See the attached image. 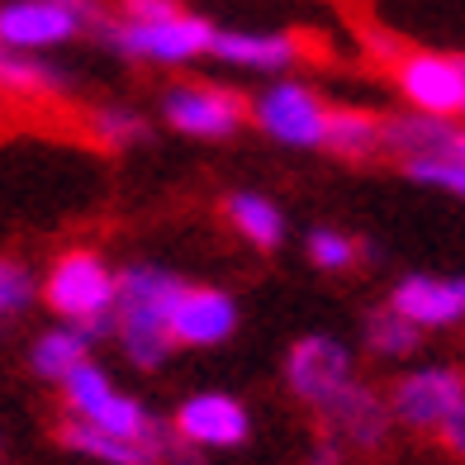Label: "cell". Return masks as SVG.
I'll return each instance as SVG.
<instances>
[{
  "label": "cell",
  "instance_id": "cell-1",
  "mask_svg": "<svg viewBox=\"0 0 465 465\" xmlns=\"http://www.w3.org/2000/svg\"><path fill=\"white\" fill-rule=\"evenodd\" d=\"M185 281L166 266L134 262L114 281V342L138 371H162L172 361V300Z\"/></svg>",
  "mask_w": 465,
  "mask_h": 465
},
{
  "label": "cell",
  "instance_id": "cell-2",
  "mask_svg": "<svg viewBox=\"0 0 465 465\" xmlns=\"http://www.w3.org/2000/svg\"><path fill=\"white\" fill-rule=\"evenodd\" d=\"M114 281H119V271L104 262L100 252L72 247L48 266L38 294H44V304L62 323L81 328L86 342L95 347L104 337H114Z\"/></svg>",
  "mask_w": 465,
  "mask_h": 465
},
{
  "label": "cell",
  "instance_id": "cell-3",
  "mask_svg": "<svg viewBox=\"0 0 465 465\" xmlns=\"http://www.w3.org/2000/svg\"><path fill=\"white\" fill-rule=\"evenodd\" d=\"M100 44L129 57V62H153V67H185V62H200L214 48V19H204L195 10H181V15H166L153 19V25H134V19H119V15H104L100 25Z\"/></svg>",
  "mask_w": 465,
  "mask_h": 465
},
{
  "label": "cell",
  "instance_id": "cell-4",
  "mask_svg": "<svg viewBox=\"0 0 465 465\" xmlns=\"http://www.w3.org/2000/svg\"><path fill=\"white\" fill-rule=\"evenodd\" d=\"M62 404H67V418H81L100 432H114V437H129V441H166L172 437L143 399L114 390V380L95 361H81L67 380H62Z\"/></svg>",
  "mask_w": 465,
  "mask_h": 465
},
{
  "label": "cell",
  "instance_id": "cell-5",
  "mask_svg": "<svg viewBox=\"0 0 465 465\" xmlns=\"http://www.w3.org/2000/svg\"><path fill=\"white\" fill-rule=\"evenodd\" d=\"M104 10L95 0H0V48L48 53L72 44L81 29H95Z\"/></svg>",
  "mask_w": 465,
  "mask_h": 465
},
{
  "label": "cell",
  "instance_id": "cell-6",
  "mask_svg": "<svg viewBox=\"0 0 465 465\" xmlns=\"http://www.w3.org/2000/svg\"><path fill=\"white\" fill-rule=\"evenodd\" d=\"M394 91L413 114L428 119H465V67L451 53L409 48L394 53Z\"/></svg>",
  "mask_w": 465,
  "mask_h": 465
},
{
  "label": "cell",
  "instance_id": "cell-7",
  "mask_svg": "<svg viewBox=\"0 0 465 465\" xmlns=\"http://www.w3.org/2000/svg\"><path fill=\"white\" fill-rule=\"evenodd\" d=\"M162 124L181 138L219 143L247 124V100L219 81H176L162 95Z\"/></svg>",
  "mask_w": 465,
  "mask_h": 465
},
{
  "label": "cell",
  "instance_id": "cell-8",
  "mask_svg": "<svg viewBox=\"0 0 465 465\" xmlns=\"http://www.w3.org/2000/svg\"><path fill=\"white\" fill-rule=\"evenodd\" d=\"M356 380V351L332 332H309L285 351V390L304 409H328Z\"/></svg>",
  "mask_w": 465,
  "mask_h": 465
},
{
  "label": "cell",
  "instance_id": "cell-9",
  "mask_svg": "<svg viewBox=\"0 0 465 465\" xmlns=\"http://www.w3.org/2000/svg\"><path fill=\"white\" fill-rule=\"evenodd\" d=\"M328 110L323 95L304 86V81H290V76H276L271 86L247 104L252 124L276 138L281 147H323V129H328Z\"/></svg>",
  "mask_w": 465,
  "mask_h": 465
},
{
  "label": "cell",
  "instance_id": "cell-10",
  "mask_svg": "<svg viewBox=\"0 0 465 465\" xmlns=\"http://www.w3.org/2000/svg\"><path fill=\"white\" fill-rule=\"evenodd\" d=\"M390 418L409 432H432L456 413V404L465 399V371L447 366V361H428V366H413L404 371L390 385Z\"/></svg>",
  "mask_w": 465,
  "mask_h": 465
},
{
  "label": "cell",
  "instance_id": "cell-11",
  "mask_svg": "<svg viewBox=\"0 0 465 465\" xmlns=\"http://www.w3.org/2000/svg\"><path fill=\"white\" fill-rule=\"evenodd\" d=\"M172 437L190 451H232L252 437V418L242 409V399L204 390L181 399V409L172 413Z\"/></svg>",
  "mask_w": 465,
  "mask_h": 465
},
{
  "label": "cell",
  "instance_id": "cell-12",
  "mask_svg": "<svg viewBox=\"0 0 465 465\" xmlns=\"http://www.w3.org/2000/svg\"><path fill=\"white\" fill-rule=\"evenodd\" d=\"M319 418H323V432H332L347 451H380L390 441V428H394L390 399L375 385H366L361 375H356L328 409H319Z\"/></svg>",
  "mask_w": 465,
  "mask_h": 465
},
{
  "label": "cell",
  "instance_id": "cell-13",
  "mask_svg": "<svg viewBox=\"0 0 465 465\" xmlns=\"http://www.w3.org/2000/svg\"><path fill=\"white\" fill-rule=\"evenodd\" d=\"M238 332V300L219 285H181L172 300V342L176 347H223Z\"/></svg>",
  "mask_w": 465,
  "mask_h": 465
},
{
  "label": "cell",
  "instance_id": "cell-14",
  "mask_svg": "<svg viewBox=\"0 0 465 465\" xmlns=\"http://www.w3.org/2000/svg\"><path fill=\"white\" fill-rule=\"evenodd\" d=\"M390 309L404 313L422 332L456 328L465 323V276H422V271H413L390 290Z\"/></svg>",
  "mask_w": 465,
  "mask_h": 465
},
{
  "label": "cell",
  "instance_id": "cell-15",
  "mask_svg": "<svg viewBox=\"0 0 465 465\" xmlns=\"http://www.w3.org/2000/svg\"><path fill=\"white\" fill-rule=\"evenodd\" d=\"M209 57H219L223 67L238 72H262V76H281L300 62V38L294 34H266V29H219Z\"/></svg>",
  "mask_w": 465,
  "mask_h": 465
},
{
  "label": "cell",
  "instance_id": "cell-16",
  "mask_svg": "<svg viewBox=\"0 0 465 465\" xmlns=\"http://www.w3.org/2000/svg\"><path fill=\"white\" fill-rule=\"evenodd\" d=\"M57 441L67 451L95 460V465H166V451H172V437L166 441H129V437H114V432H100L81 418L62 422Z\"/></svg>",
  "mask_w": 465,
  "mask_h": 465
},
{
  "label": "cell",
  "instance_id": "cell-17",
  "mask_svg": "<svg viewBox=\"0 0 465 465\" xmlns=\"http://www.w3.org/2000/svg\"><path fill=\"white\" fill-rule=\"evenodd\" d=\"M223 219L247 247H257V252L285 247V209L271 195H262V190H232V195H223Z\"/></svg>",
  "mask_w": 465,
  "mask_h": 465
},
{
  "label": "cell",
  "instance_id": "cell-18",
  "mask_svg": "<svg viewBox=\"0 0 465 465\" xmlns=\"http://www.w3.org/2000/svg\"><path fill=\"white\" fill-rule=\"evenodd\" d=\"M323 147L342 162H371L385 153V119L371 110H356V104H337V110H328Z\"/></svg>",
  "mask_w": 465,
  "mask_h": 465
},
{
  "label": "cell",
  "instance_id": "cell-19",
  "mask_svg": "<svg viewBox=\"0 0 465 465\" xmlns=\"http://www.w3.org/2000/svg\"><path fill=\"white\" fill-rule=\"evenodd\" d=\"M81 361H91V342H86V332L72 328V323H57L48 332H38L34 347H29V371L38 380H48V385H62Z\"/></svg>",
  "mask_w": 465,
  "mask_h": 465
},
{
  "label": "cell",
  "instance_id": "cell-20",
  "mask_svg": "<svg viewBox=\"0 0 465 465\" xmlns=\"http://www.w3.org/2000/svg\"><path fill=\"white\" fill-rule=\"evenodd\" d=\"M0 91L19 100H53L67 91V72L44 62L38 53H5L0 57Z\"/></svg>",
  "mask_w": 465,
  "mask_h": 465
},
{
  "label": "cell",
  "instance_id": "cell-21",
  "mask_svg": "<svg viewBox=\"0 0 465 465\" xmlns=\"http://www.w3.org/2000/svg\"><path fill=\"white\" fill-rule=\"evenodd\" d=\"M361 337H366V351L380 356V361H409V356L422 347V328H413L404 313H394L390 304L366 313Z\"/></svg>",
  "mask_w": 465,
  "mask_h": 465
},
{
  "label": "cell",
  "instance_id": "cell-22",
  "mask_svg": "<svg viewBox=\"0 0 465 465\" xmlns=\"http://www.w3.org/2000/svg\"><path fill=\"white\" fill-rule=\"evenodd\" d=\"M304 252H309V262L319 266V271H328V276H342V271H356L361 262H375L380 257L371 242L351 238V232H342V228H313Z\"/></svg>",
  "mask_w": 465,
  "mask_h": 465
},
{
  "label": "cell",
  "instance_id": "cell-23",
  "mask_svg": "<svg viewBox=\"0 0 465 465\" xmlns=\"http://www.w3.org/2000/svg\"><path fill=\"white\" fill-rule=\"evenodd\" d=\"M86 129L95 143H104L110 153H124V147H138L147 143V134H153V124H147L134 104H95V110L86 114Z\"/></svg>",
  "mask_w": 465,
  "mask_h": 465
},
{
  "label": "cell",
  "instance_id": "cell-24",
  "mask_svg": "<svg viewBox=\"0 0 465 465\" xmlns=\"http://www.w3.org/2000/svg\"><path fill=\"white\" fill-rule=\"evenodd\" d=\"M34 300H38V281L29 276V266L15 257H0V328L25 319Z\"/></svg>",
  "mask_w": 465,
  "mask_h": 465
},
{
  "label": "cell",
  "instance_id": "cell-25",
  "mask_svg": "<svg viewBox=\"0 0 465 465\" xmlns=\"http://www.w3.org/2000/svg\"><path fill=\"white\" fill-rule=\"evenodd\" d=\"M404 172L418 185H432V190H447L451 200H465V166L460 162H428V157H418V162H404Z\"/></svg>",
  "mask_w": 465,
  "mask_h": 465
},
{
  "label": "cell",
  "instance_id": "cell-26",
  "mask_svg": "<svg viewBox=\"0 0 465 465\" xmlns=\"http://www.w3.org/2000/svg\"><path fill=\"white\" fill-rule=\"evenodd\" d=\"M181 0H119V19H134V25H153V19L181 15Z\"/></svg>",
  "mask_w": 465,
  "mask_h": 465
},
{
  "label": "cell",
  "instance_id": "cell-27",
  "mask_svg": "<svg viewBox=\"0 0 465 465\" xmlns=\"http://www.w3.org/2000/svg\"><path fill=\"white\" fill-rule=\"evenodd\" d=\"M437 437H441V447H447L456 460H465V399L456 404V413L437 428Z\"/></svg>",
  "mask_w": 465,
  "mask_h": 465
},
{
  "label": "cell",
  "instance_id": "cell-28",
  "mask_svg": "<svg viewBox=\"0 0 465 465\" xmlns=\"http://www.w3.org/2000/svg\"><path fill=\"white\" fill-rule=\"evenodd\" d=\"M342 460H347V447H342L332 432H323V437L309 447V465H342Z\"/></svg>",
  "mask_w": 465,
  "mask_h": 465
},
{
  "label": "cell",
  "instance_id": "cell-29",
  "mask_svg": "<svg viewBox=\"0 0 465 465\" xmlns=\"http://www.w3.org/2000/svg\"><path fill=\"white\" fill-rule=\"evenodd\" d=\"M441 162H460L465 166V124L451 129V143H447V157H441Z\"/></svg>",
  "mask_w": 465,
  "mask_h": 465
},
{
  "label": "cell",
  "instance_id": "cell-30",
  "mask_svg": "<svg viewBox=\"0 0 465 465\" xmlns=\"http://www.w3.org/2000/svg\"><path fill=\"white\" fill-rule=\"evenodd\" d=\"M0 57H5V48H0Z\"/></svg>",
  "mask_w": 465,
  "mask_h": 465
},
{
  "label": "cell",
  "instance_id": "cell-31",
  "mask_svg": "<svg viewBox=\"0 0 465 465\" xmlns=\"http://www.w3.org/2000/svg\"><path fill=\"white\" fill-rule=\"evenodd\" d=\"M460 67H465V57H460Z\"/></svg>",
  "mask_w": 465,
  "mask_h": 465
}]
</instances>
